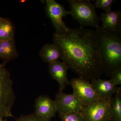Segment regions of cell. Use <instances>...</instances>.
<instances>
[{"label": "cell", "mask_w": 121, "mask_h": 121, "mask_svg": "<svg viewBox=\"0 0 121 121\" xmlns=\"http://www.w3.org/2000/svg\"><path fill=\"white\" fill-rule=\"evenodd\" d=\"M116 1L115 0H97L93 4L95 8L102 9L106 12L111 10L112 5Z\"/></svg>", "instance_id": "obj_18"}, {"label": "cell", "mask_w": 121, "mask_h": 121, "mask_svg": "<svg viewBox=\"0 0 121 121\" xmlns=\"http://www.w3.org/2000/svg\"><path fill=\"white\" fill-rule=\"evenodd\" d=\"M111 79L115 86H117L121 84V68L115 72L111 76Z\"/></svg>", "instance_id": "obj_20"}, {"label": "cell", "mask_w": 121, "mask_h": 121, "mask_svg": "<svg viewBox=\"0 0 121 121\" xmlns=\"http://www.w3.org/2000/svg\"><path fill=\"white\" fill-rule=\"evenodd\" d=\"M120 88L111 100V121H121V91Z\"/></svg>", "instance_id": "obj_16"}, {"label": "cell", "mask_w": 121, "mask_h": 121, "mask_svg": "<svg viewBox=\"0 0 121 121\" xmlns=\"http://www.w3.org/2000/svg\"><path fill=\"white\" fill-rule=\"evenodd\" d=\"M56 112L55 101L48 96L40 95L36 100L35 113L44 121H50Z\"/></svg>", "instance_id": "obj_9"}, {"label": "cell", "mask_w": 121, "mask_h": 121, "mask_svg": "<svg viewBox=\"0 0 121 121\" xmlns=\"http://www.w3.org/2000/svg\"><path fill=\"white\" fill-rule=\"evenodd\" d=\"M101 59L103 72L111 76L121 68V27L115 31L95 30Z\"/></svg>", "instance_id": "obj_2"}, {"label": "cell", "mask_w": 121, "mask_h": 121, "mask_svg": "<svg viewBox=\"0 0 121 121\" xmlns=\"http://www.w3.org/2000/svg\"><path fill=\"white\" fill-rule=\"evenodd\" d=\"M54 101L59 114L80 111L83 106L73 94H66L63 91L59 90Z\"/></svg>", "instance_id": "obj_8"}, {"label": "cell", "mask_w": 121, "mask_h": 121, "mask_svg": "<svg viewBox=\"0 0 121 121\" xmlns=\"http://www.w3.org/2000/svg\"><path fill=\"white\" fill-rule=\"evenodd\" d=\"M70 7V15L80 24V27L97 28L99 26L100 18L96 8L90 0H68Z\"/></svg>", "instance_id": "obj_4"}, {"label": "cell", "mask_w": 121, "mask_h": 121, "mask_svg": "<svg viewBox=\"0 0 121 121\" xmlns=\"http://www.w3.org/2000/svg\"><path fill=\"white\" fill-rule=\"evenodd\" d=\"M69 69L67 65L62 61L58 60L49 64V73L52 78L59 83L60 90L63 91L67 86L70 85L67 76V71Z\"/></svg>", "instance_id": "obj_10"}, {"label": "cell", "mask_w": 121, "mask_h": 121, "mask_svg": "<svg viewBox=\"0 0 121 121\" xmlns=\"http://www.w3.org/2000/svg\"><path fill=\"white\" fill-rule=\"evenodd\" d=\"M7 118L4 119V118H0V121H7Z\"/></svg>", "instance_id": "obj_21"}, {"label": "cell", "mask_w": 121, "mask_h": 121, "mask_svg": "<svg viewBox=\"0 0 121 121\" xmlns=\"http://www.w3.org/2000/svg\"><path fill=\"white\" fill-rule=\"evenodd\" d=\"M15 121H45L41 119L35 113L26 115H23L17 118Z\"/></svg>", "instance_id": "obj_19"}, {"label": "cell", "mask_w": 121, "mask_h": 121, "mask_svg": "<svg viewBox=\"0 0 121 121\" xmlns=\"http://www.w3.org/2000/svg\"><path fill=\"white\" fill-rule=\"evenodd\" d=\"M15 39L9 41H0V58L3 64L15 60L19 56Z\"/></svg>", "instance_id": "obj_14"}, {"label": "cell", "mask_w": 121, "mask_h": 121, "mask_svg": "<svg viewBox=\"0 0 121 121\" xmlns=\"http://www.w3.org/2000/svg\"><path fill=\"white\" fill-rule=\"evenodd\" d=\"M111 98L99 99L83 106L80 111L83 121H111Z\"/></svg>", "instance_id": "obj_5"}, {"label": "cell", "mask_w": 121, "mask_h": 121, "mask_svg": "<svg viewBox=\"0 0 121 121\" xmlns=\"http://www.w3.org/2000/svg\"><path fill=\"white\" fill-rule=\"evenodd\" d=\"M15 28L10 19L1 17L0 19V41L14 39Z\"/></svg>", "instance_id": "obj_15"}, {"label": "cell", "mask_w": 121, "mask_h": 121, "mask_svg": "<svg viewBox=\"0 0 121 121\" xmlns=\"http://www.w3.org/2000/svg\"><path fill=\"white\" fill-rule=\"evenodd\" d=\"M61 121H83L80 111L59 114Z\"/></svg>", "instance_id": "obj_17"}, {"label": "cell", "mask_w": 121, "mask_h": 121, "mask_svg": "<svg viewBox=\"0 0 121 121\" xmlns=\"http://www.w3.org/2000/svg\"><path fill=\"white\" fill-rule=\"evenodd\" d=\"M70 82L73 90V94L83 106L89 105L99 99L93 86L89 80L79 77L72 79Z\"/></svg>", "instance_id": "obj_6"}, {"label": "cell", "mask_w": 121, "mask_h": 121, "mask_svg": "<svg viewBox=\"0 0 121 121\" xmlns=\"http://www.w3.org/2000/svg\"><path fill=\"white\" fill-rule=\"evenodd\" d=\"M91 83L98 98L100 99L111 98L120 89L115 86L111 79L106 80L99 78L91 80Z\"/></svg>", "instance_id": "obj_11"}, {"label": "cell", "mask_w": 121, "mask_h": 121, "mask_svg": "<svg viewBox=\"0 0 121 121\" xmlns=\"http://www.w3.org/2000/svg\"><path fill=\"white\" fill-rule=\"evenodd\" d=\"M39 55L44 62L49 64L62 59V53L59 47L55 43L44 45L39 52Z\"/></svg>", "instance_id": "obj_13"}, {"label": "cell", "mask_w": 121, "mask_h": 121, "mask_svg": "<svg viewBox=\"0 0 121 121\" xmlns=\"http://www.w3.org/2000/svg\"><path fill=\"white\" fill-rule=\"evenodd\" d=\"M53 41L61 49V60L69 69L86 80L99 78L103 72L95 30L69 28L55 32Z\"/></svg>", "instance_id": "obj_1"}, {"label": "cell", "mask_w": 121, "mask_h": 121, "mask_svg": "<svg viewBox=\"0 0 121 121\" xmlns=\"http://www.w3.org/2000/svg\"><path fill=\"white\" fill-rule=\"evenodd\" d=\"M121 13L120 11H110L102 13L100 20L102 22V28L105 30L115 31L121 27Z\"/></svg>", "instance_id": "obj_12"}, {"label": "cell", "mask_w": 121, "mask_h": 121, "mask_svg": "<svg viewBox=\"0 0 121 121\" xmlns=\"http://www.w3.org/2000/svg\"><path fill=\"white\" fill-rule=\"evenodd\" d=\"M5 66L0 63V118L14 117L12 112L15 99L13 82Z\"/></svg>", "instance_id": "obj_3"}, {"label": "cell", "mask_w": 121, "mask_h": 121, "mask_svg": "<svg viewBox=\"0 0 121 121\" xmlns=\"http://www.w3.org/2000/svg\"><path fill=\"white\" fill-rule=\"evenodd\" d=\"M45 11L56 30L55 32H65L69 30L63 21V18L70 15V12L66 10L63 5L54 0H46Z\"/></svg>", "instance_id": "obj_7"}, {"label": "cell", "mask_w": 121, "mask_h": 121, "mask_svg": "<svg viewBox=\"0 0 121 121\" xmlns=\"http://www.w3.org/2000/svg\"><path fill=\"white\" fill-rule=\"evenodd\" d=\"M1 17H0V19H1Z\"/></svg>", "instance_id": "obj_22"}]
</instances>
